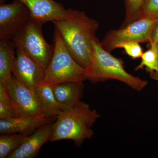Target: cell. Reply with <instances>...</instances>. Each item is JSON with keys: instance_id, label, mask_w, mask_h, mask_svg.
<instances>
[{"instance_id": "cell-8", "label": "cell", "mask_w": 158, "mask_h": 158, "mask_svg": "<svg viewBox=\"0 0 158 158\" xmlns=\"http://www.w3.org/2000/svg\"><path fill=\"white\" fill-rule=\"evenodd\" d=\"M45 70L21 48H16L12 73L23 85L35 90L42 84Z\"/></svg>"}, {"instance_id": "cell-9", "label": "cell", "mask_w": 158, "mask_h": 158, "mask_svg": "<svg viewBox=\"0 0 158 158\" xmlns=\"http://www.w3.org/2000/svg\"><path fill=\"white\" fill-rule=\"evenodd\" d=\"M6 88L15 106L19 116L45 117L35 90L30 89L23 85L13 75L11 83Z\"/></svg>"}, {"instance_id": "cell-16", "label": "cell", "mask_w": 158, "mask_h": 158, "mask_svg": "<svg viewBox=\"0 0 158 158\" xmlns=\"http://www.w3.org/2000/svg\"><path fill=\"white\" fill-rule=\"evenodd\" d=\"M28 135L20 133L1 134L0 158H6L23 144Z\"/></svg>"}, {"instance_id": "cell-20", "label": "cell", "mask_w": 158, "mask_h": 158, "mask_svg": "<svg viewBox=\"0 0 158 158\" xmlns=\"http://www.w3.org/2000/svg\"><path fill=\"white\" fill-rule=\"evenodd\" d=\"M139 43L127 42L117 44L115 47L116 48H123L126 53L132 59H136L141 58L143 53V49Z\"/></svg>"}, {"instance_id": "cell-12", "label": "cell", "mask_w": 158, "mask_h": 158, "mask_svg": "<svg viewBox=\"0 0 158 158\" xmlns=\"http://www.w3.org/2000/svg\"><path fill=\"white\" fill-rule=\"evenodd\" d=\"M53 118L44 116H19L13 118H0L1 134L20 133L29 135L44 125L52 122Z\"/></svg>"}, {"instance_id": "cell-22", "label": "cell", "mask_w": 158, "mask_h": 158, "mask_svg": "<svg viewBox=\"0 0 158 158\" xmlns=\"http://www.w3.org/2000/svg\"><path fill=\"white\" fill-rule=\"evenodd\" d=\"M149 43H154L158 47V23L152 32Z\"/></svg>"}, {"instance_id": "cell-21", "label": "cell", "mask_w": 158, "mask_h": 158, "mask_svg": "<svg viewBox=\"0 0 158 158\" xmlns=\"http://www.w3.org/2000/svg\"><path fill=\"white\" fill-rule=\"evenodd\" d=\"M143 17H158V0H144L140 18Z\"/></svg>"}, {"instance_id": "cell-6", "label": "cell", "mask_w": 158, "mask_h": 158, "mask_svg": "<svg viewBox=\"0 0 158 158\" xmlns=\"http://www.w3.org/2000/svg\"><path fill=\"white\" fill-rule=\"evenodd\" d=\"M158 23V17H143L118 30H110L105 35L101 44L111 52L117 44L122 43L149 42L152 32Z\"/></svg>"}, {"instance_id": "cell-4", "label": "cell", "mask_w": 158, "mask_h": 158, "mask_svg": "<svg viewBox=\"0 0 158 158\" xmlns=\"http://www.w3.org/2000/svg\"><path fill=\"white\" fill-rule=\"evenodd\" d=\"M53 54L46 69L42 84L55 85L87 80L86 70L71 55L60 33L55 28Z\"/></svg>"}, {"instance_id": "cell-19", "label": "cell", "mask_w": 158, "mask_h": 158, "mask_svg": "<svg viewBox=\"0 0 158 158\" xmlns=\"http://www.w3.org/2000/svg\"><path fill=\"white\" fill-rule=\"evenodd\" d=\"M144 0H125V18L121 27L140 18L141 8Z\"/></svg>"}, {"instance_id": "cell-10", "label": "cell", "mask_w": 158, "mask_h": 158, "mask_svg": "<svg viewBox=\"0 0 158 158\" xmlns=\"http://www.w3.org/2000/svg\"><path fill=\"white\" fill-rule=\"evenodd\" d=\"M28 8L32 19L43 24L66 19L68 9L54 0H18Z\"/></svg>"}, {"instance_id": "cell-13", "label": "cell", "mask_w": 158, "mask_h": 158, "mask_svg": "<svg viewBox=\"0 0 158 158\" xmlns=\"http://www.w3.org/2000/svg\"><path fill=\"white\" fill-rule=\"evenodd\" d=\"M57 101L63 110H68L81 101L84 94L83 82H68L52 85Z\"/></svg>"}, {"instance_id": "cell-15", "label": "cell", "mask_w": 158, "mask_h": 158, "mask_svg": "<svg viewBox=\"0 0 158 158\" xmlns=\"http://www.w3.org/2000/svg\"><path fill=\"white\" fill-rule=\"evenodd\" d=\"M39 98L44 114L47 118H57L64 111L54 94L52 85L42 84L35 89Z\"/></svg>"}, {"instance_id": "cell-17", "label": "cell", "mask_w": 158, "mask_h": 158, "mask_svg": "<svg viewBox=\"0 0 158 158\" xmlns=\"http://www.w3.org/2000/svg\"><path fill=\"white\" fill-rule=\"evenodd\" d=\"M150 48L143 52L141 62L135 69L138 71L145 68L149 74L158 71V47L154 43H149Z\"/></svg>"}, {"instance_id": "cell-11", "label": "cell", "mask_w": 158, "mask_h": 158, "mask_svg": "<svg viewBox=\"0 0 158 158\" xmlns=\"http://www.w3.org/2000/svg\"><path fill=\"white\" fill-rule=\"evenodd\" d=\"M52 122L42 126L32 135L28 136L23 144L8 156L9 158H34L43 145L50 141L53 131Z\"/></svg>"}, {"instance_id": "cell-1", "label": "cell", "mask_w": 158, "mask_h": 158, "mask_svg": "<svg viewBox=\"0 0 158 158\" xmlns=\"http://www.w3.org/2000/svg\"><path fill=\"white\" fill-rule=\"evenodd\" d=\"M67 9L66 19L53 23L74 59L87 69L90 62L92 41L96 37L98 23L88 17L84 11Z\"/></svg>"}, {"instance_id": "cell-18", "label": "cell", "mask_w": 158, "mask_h": 158, "mask_svg": "<svg viewBox=\"0 0 158 158\" xmlns=\"http://www.w3.org/2000/svg\"><path fill=\"white\" fill-rule=\"evenodd\" d=\"M19 116L8 89L0 82V118H13Z\"/></svg>"}, {"instance_id": "cell-7", "label": "cell", "mask_w": 158, "mask_h": 158, "mask_svg": "<svg viewBox=\"0 0 158 158\" xmlns=\"http://www.w3.org/2000/svg\"><path fill=\"white\" fill-rule=\"evenodd\" d=\"M31 18L28 8L18 0L11 4H1L0 40H11Z\"/></svg>"}, {"instance_id": "cell-5", "label": "cell", "mask_w": 158, "mask_h": 158, "mask_svg": "<svg viewBox=\"0 0 158 158\" xmlns=\"http://www.w3.org/2000/svg\"><path fill=\"white\" fill-rule=\"evenodd\" d=\"M43 25L31 18L11 40L16 48H21L46 69L52 56L54 47L44 39Z\"/></svg>"}, {"instance_id": "cell-23", "label": "cell", "mask_w": 158, "mask_h": 158, "mask_svg": "<svg viewBox=\"0 0 158 158\" xmlns=\"http://www.w3.org/2000/svg\"><path fill=\"white\" fill-rule=\"evenodd\" d=\"M152 80L158 82V71L156 72L149 74Z\"/></svg>"}, {"instance_id": "cell-3", "label": "cell", "mask_w": 158, "mask_h": 158, "mask_svg": "<svg viewBox=\"0 0 158 158\" xmlns=\"http://www.w3.org/2000/svg\"><path fill=\"white\" fill-rule=\"evenodd\" d=\"M100 115L96 110L80 101L68 110L62 111L53 124V131L50 141L70 140L77 147L94 135L92 127Z\"/></svg>"}, {"instance_id": "cell-24", "label": "cell", "mask_w": 158, "mask_h": 158, "mask_svg": "<svg viewBox=\"0 0 158 158\" xmlns=\"http://www.w3.org/2000/svg\"><path fill=\"white\" fill-rule=\"evenodd\" d=\"M6 1V0H0V3H1V4H2V3H4V2Z\"/></svg>"}, {"instance_id": "cell-14", "label": "cell", "mask_w": 158, "mask_h": 158, "mask_svg": "<svg viewBox=\"0 0 158 158\" xmlns=\"http://www.w3.org/2000/svg\"><path fill=\"white\" fill-rule=\"evenodd\" d=\"M16 48L12 40H0V82L6 87L12 79V67Z\"/></svg>"}, {"instance_id": "cell-2", "label": "cell", "mask_w": 158, "mask_h": 158, "mask_svg": "<svg viewBox=\"0 0 158 158\" xmlns=\"http://www.w3.org/2000/svg\"><path fill=\"white\" fill-rule=\"evenodd\" d=\"M124 62L106 51L95 37L92 41L90 64L86 69L87 80L93 84L114 80L138 91L144 90L148 84L146 80L135 77L124 69Z\"/></svg>"}]
</instances>
